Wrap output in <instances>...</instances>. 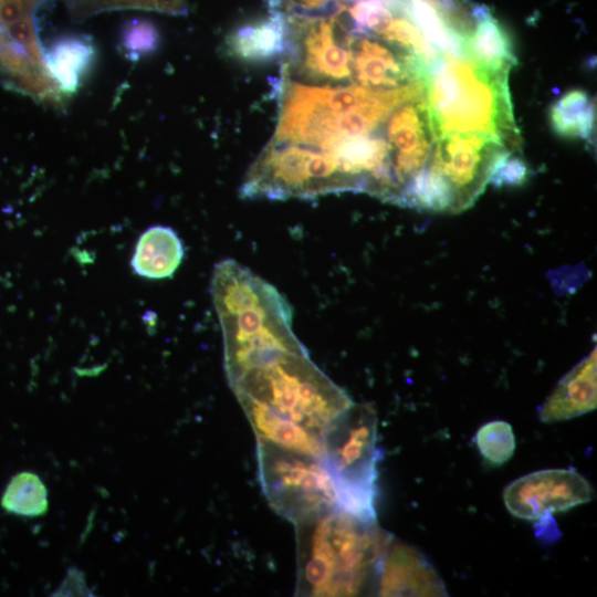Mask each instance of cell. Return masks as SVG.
I'll return each mask as SVG.
<instances>
[{"label": "cell", "instance_id": "obj_3", "mask_svg": "<svg viewBox=\"0 0 597 597\" xmlns=\"http://www.w3.org/2000/svg\"><path fill=\"white\" fill-rule=\"evenodd\" d=\"M507 74L490 70L469 56L439 53L427 66L425 100L437 139L451 132L490 135L507 147L519 142Z\"/></svg>", "mask_w": 597, "mask_h": 597}, {"label": "cell", "instance_id": "obj_15", "mask_svg": "<svg viewBox=\"0 0 597 597\" xmlns=\"http://www.w3.org/2000/svg\"><path fill=\"white\" fill-rule=\"evenodd\" d=\"M287 32L282 14H272L254 24H247L233 32L228 46L233 55L251 62H262L286 51Z\"/></svg>", "mask_w": 597, "mask_h": 597}, {"label": "cell", "instance_id": "obj_22", "mask_svg": "<svg viewBox=\"0 0 597 597\" xmlns=\"http://www.w3.org/2000/svg\"><path fill=\"white\" fill-rule=\"evenodd\" d=\"M476 447L482 457L493 465L507 462L515 450L512 426L503 420L484 423L475 434Z\"/></svg>", "mask_w": 597, "mask_h": 597}, {"label": "cell", "instance_id": "obj_13", "mask_svg": "<svg viewBox=\"0 0 597 597\" xmlns=\"http://www.w3.org/2000/svg\"><path fill=\"white\" fill-rule=\"evenodd\" d=\"M184 244L170 227L153 226L145 230L135 247L130 266L145 279L172 276L184 259Z\"/></svg>", "mask_w": 597, "mask_h": 597}, {"label": "cell", "instance_id": "obj_11", "mask_svg": "<svg viewBox=\"0 0 597 597\" xmlns=\"http://www.w3.org/2000/svg\"><path fill=\"white\" fill-rule=\"evenodd\" d=\"M0 75L3 84L39 101H59L62 94L44 63L32 59L0 28Z\"/></svg>", "mask_w": 597, "mask_h": 597}, {"label": "cell", "instance_id": "obj_21", "mask_svg": "<svg viewBox=\"0 0 597 597\" xmlns=\"http://www.w3.org/2000/svg\"><path fill=\"white\" fill-rule=\"evenodd\" d=\"M32 12L48 0H23ZM69 7L75 17L85 18L94 13L122 10L142 9L175 14L184 6L185 0H67Z\"/></svg>", "mask_w": 597, "mask_h": 597}, {"label": "cell", "instance_id": "obj_8", "mask_svg": "<svg viewBox=\"0 0 597 597\" xmlns=\"http://www.w3.org/2000/svg\"><path fill=\"white\" fill-rule=\"evenodd\" d=\"M386 137L405 192L412 178L427 165L436 140L426 100L408 101L394 109L387 121Z\"/></svg>", "mask_w": 597, "mask_h": 597}, {"label": "cell", "instance_id": "obj_19", "mask_svg": "<svg viewBox=\"0 0 597 597\" xmlns=\"http://www.w3.org/2000/svg\"><path fill=\"white\" fill-rule=\"evenodd\" d=\"M1 506L15 515L36 517L44 515L49 507L48 490L40 476L33 472L17 473L8 483Z\"/></svg>", "mask_w": 597, "mask_h": 597}, {"label": "cell", "instance_id": "obj_25", "mask_svg": "<svg viewBox=\"0 0 597 597\" xmlns=\"http://www.w3.org/2000/svg\"><path fill=\"white\" fill-rule=\"evenodd\" d=\"M84 580V575L78 569L73 568L69 570L65 580L57 590L59 596H72V595H90Z\"/></svg>", "mask_w": 597, "mask_h": 597}, {"label": "cell", "instance_id": "obj_4", "mask_svg": "<svg viewBox=\"0 0 597 597\" xmlns=\"http://www.w3.org/2000/svg\"><path fill=\"white\" fill-rule=\"evenodd\" d=\"M377 416L368 405L353 404L322 437V462L338 492L339 507L376 519Z\"/></svg>", "mask_w": 597, "mask_h": 597}, {"label": "cell", "instance_id": "obj_10", "mask_svg": "<svg viewBox=\"0 0 597 597\" xmlns=\"http://www.w3.org/2000/svg\"><path fill=\"white\" fill-rule=\"evenodd\" d=\"M596 347L557 384L538 410L542 422L569 420L596 408Z\"/></svg>", "mask_w": 597, "mask_h": 597}, {"label": "cell", "instance_id": "obj_7", "mask_svg": "<svg viewBox=\"0 0 597 597\" xmlns=\"http://www.w3.org/2000/svg\"><path fill=\"white\" fill-rule=\"evenodd\" d=\"M590 483L573 469H545L523 475L504 490L507 511L526 521L545 522L553 513L587 503Z\"/></svg>", "mask_w": 597, "mask_h": 597}, {"label": "cell", "instance_id": "obj_20", "mask_svg": "<svg viewBox=\"0 0 597 597\" xmlns=\"http://www.w3.org/2000/svg\"><path fill=\"white\" fill-rule=\"evenodd\" d=\"M0 28L32 59L43 63L33 13L23 0H0Z\"/></svg>", "mask_w": 597, "mask_h": 597}, {"label": "cell", "instance_id": "obj_24", "mask_svg": "<svg viewBox=\"0 0 597 597\" xmlns=\"http://www.w3.org/2000/svg\"><path fill=\"white\" fill-rule=\"evenodd\" d=\"M528 176V167L525 161L513 155H509L494 169L490 182L495 187L520 186Z\"/></svg>", "mask_w": 597, "mask_h": 597}, {"label": "cell", "instance_id": "obj_23", "mask_svg": "<svg viewBox=\"0 0 597 597\" xmlns=\"http://www.w3.org/2000/svg\"><path fill=\"white\" fill-rule=\"evenodd\" d=\"M158 41L156 28L147 21L135 20L123 32V45L132 57L154 51Z\"/></svg>", "mask_w": 597, "mask_h": 597}, {"label": "cell", "instance_id": "obj_2", "mask_svg": "<svg viewBox=\"0 0 597 597\" xmlns=\"http://www.w3.org/2000/svg\"><path fill=\"white\" fill-rule=\"evenodd\" d=\"M295 525L300 596H358L376 585L391 543L376 519L336 507Z\"/></svg>", "mask_w": 597, "mask_h": 597}, {"label": "cell", "instance_id": "obj_14", "mask_svg": "<svg viewBox=\"0 0 597 597\" xmlns=\"http://www.w3.org/2000/svg\"><path fill=\"white\" fill-rule=\"evenodd\" d=\"M95 59L92 40L69 35L43 49V63L62 94L74 93L88 73Z\"/></svg>", "mask_w": 597, "mask_h": 597}, {"label": "cell", "instance_id": "obj_1", "mask_svg": "<svg viewBox=\"0 0 597 597\" xmlns=\"http://www.w3.org/2000/svg\"><path fill=\"white\" fill-rule=\"evenodd\" d=\"M226 371L237 398L262 404L321 438L354 404L311 360L295 334L245 353Z\"/></svg>", "mask_w": 597, "mask_h": 597}, {"label": "cell", "instance_id": "obj_12", "mask_svg": "<svg viewBox=\"0 0 597 597\" xmlns=\"http://www.w3.org/2000/svg\"><path fill=\"white\" fill-rule=\"evenodd\" d=\"M258 441L322 458V438L281 416L271 408L248 398H238Z\"/></svg>", "mask_w": 597, "mask_h": 597}, {"label": "cell", "instance_id": "obj_6", "mask_svg": "<svg viewBox=\"0 0 597 597\" xmlns=\"http://www.w3.org/2000/svg\"><path fill=\"white\" fill-rule=\"evenodd\" d=\"M434 143L426 167L450 189L454 212L474 203L495 167L511 155L504 143L481 133L451 132Z\"/></svg>", "mask_w": 597, "mask_h": 597}, {"label": "cell", "instance_id": "obj_18", "mask_svg": "<svg viewBox=\"0 0 597 597\" xmlns=\"http://www.w3.org/2000/svg\"><path fill=\"white\" fill-rule=\"evenodd\" d=\"M595 123V106L584 90H572L549 108V124L559 137L587 139Z\"/></svg>", "mask_w": 597, "mask_h": 597}, {"label": "cell", "instance_id": "obj_16", "mask_svg": "<svg viewBox=\"0 0 597 597\" xmlns=\"http://www.w3.org/2000/svg\"><path fill=\"white\" fill-rule=\"evenodd\" d=\"M475 22L464 40L465 55L490 70L509 73L516 63L509 33L491 14Z\"/></svg>", "mask_w": 597, "mask_h": 597}, {"label": "cell", "instance_id": "obj_17", "mask_svg": "<svg viewBox=\"0 0 597 597\" xmlns=\"http://www.w3.org/2000/svg\"><path fill=\"white\" fill-rule=\"evenodd\" d=\"M405 17L440 53L455 57L467 56L464 52L465 36L451 25L444 14L430 0H409Z\"/></svg>", "mask_w": 597, "mask_h": 597}, {"label": "cell", "instance_id": "obj_9", "mask_svg": "<svg viewBox=\"0 0 597 597\" xmlns=\"http://www.w3.org/2000/svg\"><path fill=\"white\" fill-rule=\"evenodd\" d=\"M379 596H447L433 566L416 548L390 543L376 580Z\"/></svg>", "mask_w": 597, "mask_h": 597}, {"label": "cell", "instance_id": "obj_5", "mask_svg": "<svg viewBox=\"0 0 597 597\" xmlns=\"http://www.w3.org/2000/svg\"><path fill=\"white\" fill-rule=\"evenodd\" d=\"M259 476L270 506L296 524L339 507L337 489L320 458L258 441Z\"/></svg>", "mask_w": 597, "mask_h": 597}]
</instances>
